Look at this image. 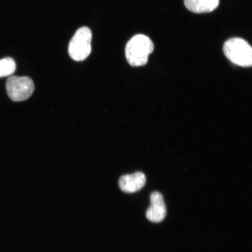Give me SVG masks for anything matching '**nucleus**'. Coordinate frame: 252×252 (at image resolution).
<instances>
[{"label": "nucleus", "instance_id": "f257e3e1", "mask_svg": "<svg viewBox=\"0 0 252 252\" xmlns=\"http://www.w3.org/2000/svg\"><path fill=\"white\" fill-rule=\"evenodd\" d=\"M154 49V44L150 37L144 34H137L126 45V59L129 64L133 67L146 65Z\"/></svg>", "mask_w": 252, "mask_h": 252}, {"label": "nucleus", "instance_id": "f03ea898", "mask_svg": "<svg viewBox=\"0 0 252 252\" xmlns=\"http://www.w3.org/2000/svg\"><path fill=\"white\" fill-rule=\"evenodd\" d=\"M223 53L226 58L235 64L241 67H251L252 64V49L247 41L233 37L223 45Z\"/></svg>", "mask_w": 252, "mask_h": 252}, {"label": "nucleus", "instance_id": "7ed1b4c3", "mask_svg": "<svg viewBox=\"0 0 252 252\" xmlns=\"http://www.w3.org/2000/svg\"><path fill=\"white\" fill-rule=\"evenodd\" d=\"M92 32L89 28L82 27L77 30L68 46V54L72 59L83 61L90 56L92 49Z\"/></svg>", "mask_w": 252, "mask_h": 252}, {"label": "nucleus", "instance_id": "20e7f679", "mask_svg": "<svg viewBox=\"0 0 252 252\" xmlns=\"http://www.w3.org/2000/svg\"><path fill=\"white\" fill-rule=\"evenodd\" d=\"M5 86L9 98L14 102L27 100L32 96L34 90L33 82L28 77H9Z\"/></svg>", "mask_w": 252, "mask_h": 252}, {"label": "nucleus", "instance_id": "39448f33", "mask_svg": "<svg viewBox=\"0 0 252 252\" xmlns=\"http://www.w3.org/2000/svg\"><path fill=\"white\" fill-rule=\"evenodd\" d=\"M150 206L146 212L147 219L153 222H160L165 219L166 209L161 193L154 191L150 196Z\"/></svg>", "mask_w": 252, "mask_h": 252}, {"label": "nucleus", "instance_id": "423d86ee", "mask_svg": "<svg viewBox=\"0 0 252 252\" xmlns=\"http://www.w3.org/2000/svg\"><path fill=\"white\" fill-rule=\"evenodd\" d=\"M146 183V175L143 172H137L131 175L121 176L119 186L123 191L133 193L141 190Z\"/></svg>", "mask_w": 252, "mask_h": 252}, {"label": "nucleus", "instance_id": "0eeeda50", "mask_svg": "<svg viewBox=\"0 0 252 252\" xmlns=\"http://www.w3.org/2000/svg\"><path fill=\"white\" fill-rule=\"evenodd\" d=\"M189 10L194 13H207L219 7L220 0H184Z\"/></svg>", "mask_w": 252, "mask_h": 252}, {"label": "nucleus", "instance_id": "6e6552de", "mask_svg": "<svg viewBox=\"0 0 252 252\" xmlns=\"http://www.w3.org/2000/svg\"><path fill=\"white\" fill-rule=\"evenodd\" d=\"M15 70L16 64L14 59L6 58L0 60V78L14 74Z\"/></svg>", "mask_w": 252, "mask_h": 252}]
</instances>
